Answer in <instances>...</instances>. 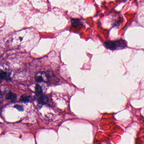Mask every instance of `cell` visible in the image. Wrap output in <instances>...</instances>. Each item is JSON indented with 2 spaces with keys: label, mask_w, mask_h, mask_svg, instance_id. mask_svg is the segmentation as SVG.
I'll return each mask as SVG.
<instances>
[{
  "label": "cell",
  "mask_w": 144,
  "mask_h": 144,
  "mask_svg": "<svg viewBox=\"0 0 144 144\" xmlns=\"http://www.w3.org/2000/svg\"><path fill=\"white\" fill-rule=\"evenodd\" d=\"M104 45L106 48L108 49L114 50L118 49V48H125L126 46V44L125 43L124 40L117 41H107L104 42Z\"/></svg>",
  "instance_id": "obj_1"
},
{
  "label": "cell",
  "mask_w": 144,
  "mask_h": 144,
  "mask_svg": "<svg viewBox=\"0 0 144 144\" xmlns=\"http://www.w3.org/2000/svg\"><path fill=\"white\" fill-rule=\"evenodd\" d=\"M49 80V77L45 72H38L35 75V80L38 82H47Z\"/></svg>",
  "instance_id": "obj_2"
},
{
  "label": "cell",
  "mask_w": 144,
  "mask_h": 144,
  "mask_svg": "<svg viewBox=\"0 0 144 144\" xmlns=\"http://www.w3.org/2000/svg\"><path fill=\"white\" fill-rule=\"evenodd\" d=\"M0 78L6 80H10V75L7 72L1 70L0 71Z\"/></svg>",
  "instance_id": "obj_3"
},
{
  "label": "cell",
  "mask_w": 144,
  "mask_h": 144,
  "mask_svg": "<svg viewBox=\"0 0 144 144\" xmlns=\"http://www.w3.org/2000/svg\"><path fill=\"white\" fill-rule=\"evenodd\" d=\"M38 101L39 103H40L42 104H47L49 100H48V98L47 97V96H42L39 97L38 99Z\"/></svg>",
  "instance_id": "obj_4"
},
{
  "label": "cell",
  "mask_w": 144,
  "mask_h": 144,
  "mask_svg": "<svg viewBox=\"0 0 144 144\" xmlns=\"http://www.w3.org/2000/svg\"><path fill=\"white\" fill-rule=\"evenodd\" d=\"M6 98L7 100L14 101L16 99V94L13 93H9L6 95Z\"/></svg>",
  "instance_id": "obj_5"
},
{
  "label": "cell",
  "mask_w": 144,
  "mask_h": 144,
  "mask_svg": "<svg viewBox=\"0 0 144 144\" xmlns=\"http://www.w3.org/2000/svg\"><path fill=\"white\" fill-rule=\"evenodd\" d=\"M30 99V96H28L26 95H23L21 96L20 100L21 101H23L24 102H27L29 101Z\"/></svg>",
  "instance_id": "obj_6"
},
{
  "label": "cell",
  "mask_w": 144,
  "mask_h": 144,
  "mask_svg": "<svg viewBox=\"0 0 144 144\" xmlns=\"http://www.w3.org/2000/svg\"><path fill=\"white\" fill-rule=\"evenodd\" d=\"M72 24L74 27H77L80 25L81 23L79 20L73 19L72 20Z\"/></svg>",
  "instance_id": "obj_7"
},
{
  "label": "cell",
  "mask_w": 144,
  "mask_h": 144,
  "mask_svg": "<svg viewBox=\"0 0 144 144\" xmlns=\"http://www.w3.org/2000/svg\"><path fill=\"white\" fill-rule=\"evenodd\" d=\"M35 92L38 95H40L42 92V88L39 85H36L35 87Z\"/></svg>",
  "instance_id": "obj_8"
},
{
  "label": "cell",
  "mask_w": 144,
  "mask_h": 144,
  "mask_svg": "<svg viewBox=\"0 0 144 144\" xmlns=\"http://www.w3.org/2000/svg\"><path fill=\"white\" fill-rule=\"evenodd\" d=\"M14 107L17 109V110H19L20 111H23L24 110V108L23 107V106H20V105H15L14 106Z\"/></svg>",
  "instance_id": "obj_9"
},
{
  "label": "cell",
  "mask_w": 144,
  "mask_h": 144,
  "mask_svg": "<svg viewBox=\"0 0 144 144\" xmlns=\"http://www.w3.org/2000/svg\"><path fill=\"white\" fill-rule=\"evenodd\" d=\"M3 95L1 94V93L0 92V99L1 98H2Z\"/></svg>",
  "instance_id": "obj_10"
},
{
  "label": "cell",
  "mask_w": 144,
  "mask_h": 144,
  "mask_svg": "<svg viewBox=\"0 0 144 144\" xmlns=\"http://www.w3.org/2000/svg\"><path fill=\"white\" fill-rule=\"evenodd\" d=\"M1 104H2V103H1V101H0V106H1Z\"/></svg>",
  "instance_id": "obj_11"
}]
</instances>
